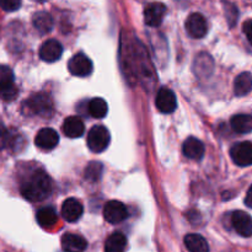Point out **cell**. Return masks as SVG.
Masks as SVG:
<instances>
[{
  "mask_svg": "<svg viewBox=\"0 0 252 252\" xmlns=\"http://www.w3.org/2000/svg\"><path fill=\"white\" fill-rule=\"evenodd\" d=\"M52 192L51 177L43 171L37 170L26 177L21 185V193L27 201L39 202L46 199Z\"/></svg>",
  "mask_w": 252,
  "mask_h": 252,
  "instance_id": "obj_1",
  "label": "cell"
},
{
  "mask_svg": "<svg viewBox=\"0 0 252 252\" xmlns=\"http://www.w3.org/2000/svg\"><path fill=\"white\" fill-rule=\"evenodd\" d=\"M132 57V73H134L135 76H138V79H140L144 85L154 83L155 71L153 68V64L150 62L149 56H148V52L137 39L133 43Z\"/></svg>",
  "mask_w": 252,
  "mask_h": 252,
  "instance_id": "obj_2",
  "label": "cell"
},
{
  "mask_svg": "<svg viewBox=\"0 0 252 252\" xmlns=\"http://www.w3.org/2000/svg\"><path fill=\"white\" fill-rule=\"evenodd\" d=\"M24 110L29 115H37L48 117L53 110L51 97L46 94H36L24 102Z\"/></svg>",
  "mask_w": 252,
  "mask_h": 252,
  "instance_id": "obj_3",
  "label": "cell"
},
{
  "mask_svg": "<svg viewBox=\"0 0 252 252\" xmlns=\"http://www.w3.org/2000/svg\"><path fill=\"white\" fill-rule=\"evenodd\" d=\"M110 132L103 126H95L88 134V145L91 152L102 153L110 144Z\"/></svg>",
  "mask_w": 252,
  "mask_h": 252,
  "instance_id": "obj_4",
  "label": "cell"
},
{
  "mask_svg": "<svg viewBox=\"0 0 252 252\" xmlns=\"http://www.w3.org/2000/svg\"><path fill=\"white\" fill-rule=\"evenodd\" d=\"M103 218L111 224H118L128 218V209L122 202L110 201L103 207Z\"/></svg>",
  "mask_w": 252,
  "mask_h": 252,
  "instance_id": "obj_5",
  "label": "cell"
},
{
  "mask_svg": "<svg viewBox=\"0 0 252 252\" xmlns=\"http://www.w3.org/2000/svg\"><path fill=\"white\" fill-rule=\"evenodd\" d=\"M68 68L73 75L85 78V76H89L93 73L94 65L93 62L90 61L88 56H85L84 53H78L73 56V58L69 61Z\"/></svg>",
  "mask_w": 252,
  "mask_h": 252,
  "instance_id": "obj_6",
  "label": "cell"
},
{
  "mask_svg": "<svg viewBox=\"0 0 252 252\" xmlns=\"http://www.w3.org/2000/svg\"><path fill=\"white\" fill-rule=\"evenodd\" d=\"M230 155L233 161L239 166H250L252 165V143H238L231 148Z\"/></svg>",
  "mask_w": 252,
  "mask_h": 252,
  "instance_id": "obj_7",
  "label": "cell"
},
{
  "mask_svg": "<svg viewBox=\"0 0 252 252\" xmlns=\"http://www.w3.org/2000/svg\"><path fill=\"white\" fill-rule=\"evenodd\" d=\"M155 103L160 112L162 113H172L176 110L177 100L174 91L167 88H161L157 94Z\"/></svg>",
  "mask_w": 252,
  "mask_h": 252,
  "instance_id": "obj_8",
  "label": "cell"
},
{
  "mask_svg": "<svg viewBox=\"0 0 252 252\" xmlns=\"http://www.w3.org/2000/svg\"><path fill=\"white\" fill-rule=\"evenodd\" d=\"M231 224L239 235L244 238L252 236V218L248 213L243 211L234 212L231 216Z\"/></svg>",
  "mask_w": 252,
  "mask_h": 252,
  "instance_id": "obj_9",
  "label": "cell"
},
{
  "mask_svg": "<svg viewBox=\"0 0 252 252\" xmlns=\"http://www.w3.org/2000/svg\"><path fill=\"white\" fill-rule=\"evenodd\" d=\"M186 30L193 38H203L208 31L207 21L201 14H191L186 20Z\"/></svg>",
  "mask_w": 252,
  "mask_h": 252,
  "instance_id": "obj_10",
  "label": "cell"
},
{
  "mask_svg": "<svg viewBox=\"0 0 252 252\" xmlns=\"http://www.w3.org/2000/svg\"><path fill=\"white\" fill-rule=\"evenodd\" d=\"M166 12V6L161 2H152L144 10V21L148 26L158 27L161 25Z\"/></svg>",
  "mask_w": 252,
  "mask_h": 252,
  "instance_id": "obj_11",
  "label": "cell"
},
{
  "mask_svg": "<svg viewBox=\"0 0 252 252\" xmlns=\"http://www.w3.org/2000/svg\"><path fill=\"white\" fill-rule=\"evenodd\" d=\"M63 54V46L56 39H48L39 48V57L42 61L53 63L57 62Z\"/></svg>",
  "mask_w": 252,
  "mask_h": 252,
  "instance_id": "obj_12",
  "label": "cell"
},
{
  "mask_svg": "<svg viewBox=\"0 0 252 252\" xmlns=\"http://www.w3.org/2000/svg\"><path fill=\"white\" fill-rule=\"evenodd\" d=\"M34 143H36L39 149L52 150L59 143V135L52 128H43V129L37 133L36 138H34Z\"/></svg>",
  "mask_w": 252,
  "mask_h": 252,
  "instance_id": "obj_13",
  "label": "cell"
},
{
  "mask_svg": "<svg viewBox=\"0 0 252 252\" xmlns=\"http://www.w3.org/2000/svg\"><path fill=\"white\" fill-rule=\"evenodd\" d=\"M83 204L75 198H68L64 201L62 206V216L66 221H70V223L79 220L83 216Z\"/></svg>",
  "mask_w": 252,
  "mask_h": 252,
  "instance_id": "obj_14",
  "label": "cell"
},
{
  "mask_svg": "<svg viewBox=\"0 0 252 252\" xmlns=\"http://www.w3.org/2000/svg\"><path fill=\"white\" fill-rule=\"evenodd\" d=\"M62 248L65 252H84L88 248V243L83 236L66 233L62 236Z\"/></svg>",
  "mask_w": 252,
  "mask_h": 252,
  "instance_id": "obj_15",
  "label": "cell"
},
{
  "mask_svg": "<svg viewBox=\"0 0 252 252\" xmlns=\"http://www.w3.org/2000/svg\"><path fill=\"white\" fill-rule=\"evenodd\" d=\"M85 132V126L78 116H70L63 123V133L69 138H80Z\"/></svg>",
  "mask_w": 252,
  "mask_h": 252,
  "instance_id": "obj_16",
  "label": "cell"
},
{
  "mask_svg": "<svg viewBox=\"0 0 252 252\" xmlns=\"http://www.w3.org/2000/svg\"><path fill=\"white\" fill-rule=\"evenodd\" d=\"M182 152H184L185 157L189 158V159L199 160L204 155V145L199 139L191 137L184 143Z\"/></svg>",
  "mask_w": 252,
  "mask_h": 252,
  "instance_id": "obj_17",
  "label": "cell"
},
{
  "mask_svg": "<svg viewBox=\"0 0 252 252\" xmlns=\"http://www.w3.org/2000/svg\"><path fill=\"white\" fill-rule=\"evenodd\" d=\"M32 24H33L34 29L38 32H41L42 34L48 33L53 29V19H52L51 15L46 11H39L37 14L33 15V19H32Z\"/></svg>",
  "mask_w": 252,
  "mask_h": 252,
  "instance_id": "obj_18",
  "label": "cell"
},
{
  "mask_svg": "<svg viewBox=\"0 0 252 252\" xmlns=\"http://www.w3.org/2000/svg\"><path fill=\"white\" fill-rule=\"evenodd\" d=\"M185 245L189 252H209L208 243L198 234H189L185 238Z\"/></svg>",
  "mask_w": 252,
  "mask_h": 252,
  "instance_id": "obj_19",
  "label": "cell"
},
{
  "mask_svg": "<svg viewBox=\"0 0 252 252\" xmlns=\"http://www.w3.org/2000/svg\"><path fill=\"white\" fill-rule=\"evenodd\" d=\"M127 238L122 233H113L105 243V252H125Z\"/></svg>",
  "mask_w": 252,
  "mask_h": 252,
  "instance_id": "obj_20",
  "label": "cell"
},
{
  "mask_svg": "<svg viewBox=\"0 0 252 252\" xmlns=\"http://www.w3.org/2000/svg\"><path fill=\"white\" fill-rule=\"evenodd\" d=\"M252 90V76L250 73H241L236 76L234 83V91L236 96H245Z\"/></svg>",
  "mask_w": 252,
  "mask_h": 252,
  "instance_id": "obj_21",
  "label": "cell"
},
{
  "mask_svg": "<svg viewBox=\"0 0 252 252\" xmlns=\"http://www.w3.org/2000/svg\"><path fill=\"white\" fill-rule=\"evenodd\" d=\"M231 128L235 132L246 134L252 132V116L251 115H236L231 118Z\"/></svg>",
  "mask_w": 252,
  "mask_h": 252,
  "instance_id": "obj_22",
  "label": "cell"
},
{
  "mask_svg": "<svg viewBox=\"0 0 252 252\" xmlns=\"http://www.w3.org/2000/svg\"><path fill=\"white\" fill-rule=\"evenodd\" d=\"M57 220H58V217H57L56 211L51 207H46L37 212V221L43 228H51L57 223Z\"/></svg>",
  "mask_w": 252,
  "mask_h": 252,
  "instance_id": "obj_23",
  "label": "cell"
},
{
  "mask_svg": "<svg viewBox=\"0 0 252 252\" xmlns=\"http://www.w3.org/2000/svg\"><path fill=\"white\" fill-rule=\"evenodd\" d=\"M107 102L101 97H95L89 102V113L94 118H103L107 113Z\"/></svg>",
  "mask_w": 252,
  "mask_h": 252,
  "instance_id": "obj_24",
  "label": "cell"
},
{
  "mask_svg": "<svg viewBox=\"0 0 252 252\" xmlns=\"http://www.w3.org/2000/svg\"><path fill=\"white\" fill-rule=\"evenodd\" d=\"M224 11H225V16H226V20H228V22H229V26L230 27L235 26L236 21H238V17H239L238 7H236L233 2L224 0Z\"/></svg>",
  "mask_w": 252,
  "mask_h": 252,
  "instance_id": "obj_25",
  "label": "cell"
},
{
  "mask_svg": "<svg viewBox=\"0 0 252 252\" xmlns=\"http://www.w3.org/2000/svg\"><path fill=\"white\" fill-rule=\"evenodd\" d=\"M101 174H102V164H100V162L93 161L86 166L85 177L90 181H97Z\"/></svg>",
  "mask_w": 252,
  "mask_h": 252,
  "instance_id": "obj_26",
  "label": "cell"
},
{
  "mask_svg": "<svg viewBox=\"0 0 252 252\" xmlns=\"http://www.w3.org/2000/svg\"><path fill=\"white\" fill-rule=\"evenodd\" d=\"M14 84V73L6 65H0V89Z\"/></svg>",
  "mask_w": 252,
  "mask_h": 252,
  "instance_id": "obj_27",
  "label": "cell"
},
{
  "mask_svg": "<svg viewBox=\"0 0 252 252\" xmlns=\"http://www.w3.org/2000/svg\"><path fill=\"white\" fill-rule=\"evenodd\" d=\"M17 93H19V91H17V88L16 85H15V83L11 84V85H7L5 86V88L0 89V96H1L2 100L5 101L14 100V98L16 97Z\"/></svg>",
  "mask_w": 252,
  "mask_h": 252,
  "instance_id": "obj_28",
  "label": "cell"
},
{
  "mask_svg": "<svg viewBox=\"0 0 252 252\" xmlns=\"http://www.w3.org/2000/svg\"><path fill=\"white\" fill-rule=\"evenodd\" d=\"M21 6V0H0V7L5 11H15Z\"/></svg>",
  "mask_w": 252,
  "mask_h": 252,
  "instance_id": "obj_29",
  "label": "cell"
},
{
  "mask_svg": "<svg viewBox=\"0 0 252 252\" xmlns=\"http://www.w3.org/2000/svg\"><path fill=\"white\" fill-rule=\"evenodd\" d=\"M243 30H244V33H245L246 37H248L249 42L252 44V20H248V21L244 24Z\"/></svg>",
  "mask_w": 252,
  "mask_h": 252,
  "instance_id": "obj_30",
  "label": "cell"
},
{
  "mask_svg": "<svg viewBox=\"0 0 252 252\" xmlns=\"http://www.w3.org/2000/svg\"><path fill=\"white\" fill-rule=\"evenodd\" d=\"M6 137H7V132L5 130L4 126H2V123L0 122V142L1 143H5L6 142Z\"/></svg>",
  "mask_w": 252,
  "mask_h": 252,
  "instance_id": "obj_31",
  "label": "cell"
},
{
  "mask_svg": "<svg viewBox=\"0 0 252 252\" xmlns=\"http://www.w3.org/2000/svg\"><path fill=\"white\" fill-rule=\"evenodd\" d=\"M245 204L248 207L252 208V186L249 189L248 194H246V198H245Z\"/></svg>",
  "mask_w": 252,
  "mask_h": 252,
  "instance_id": "obj_32",
  "label": "cell"
},
{
  "mask_svg": "<svg viewBox=\"0 0 252 252\" xmlns=\"http://www.w3.org/2000/svg\"><path fill=\"white\" fill-rule=\"evenodd\" d=\"M34 1H38V2H44V1H47V0H34Z\"/></svg>",
  "mask_w": 252,
  "mask_h": 252,
  "instance_id": "obj_33",
  "label": "cell"
}]
</instances>
